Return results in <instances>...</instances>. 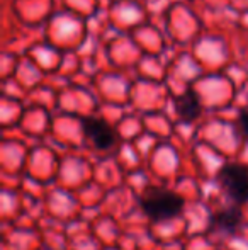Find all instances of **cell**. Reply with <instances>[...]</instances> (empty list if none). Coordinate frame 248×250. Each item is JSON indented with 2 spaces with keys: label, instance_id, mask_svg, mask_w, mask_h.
<instances>
[{
  "label": "cell",
  "instance_id": "6",
  "mask_svg": "<svg viewBox=\"0 0 248 250\" xmlns=\"http://www.w3.org/2000/svg\"><path fill=\"white\" fill-rule=\"evenodd\" d=\"M236 126H238V131H240V135H242V138L245 140V142H248V107L240 111Z\"/></svg>",
  "mask_w": 248,
  "mask_h": 250
},
{
  "label": "cell",
  "instance_id": "3",
  "mask_svg": "<svg viewBox=\"0 0 248 250\" xmlns=\"http://www.w3.org/2000/svg\"><path fill=\"white\" fill-rule=\"evenodd\" d=\"M82 131L85 138L95 146L97 150H109L116 143V131L107 121L95 116H87L82 119Z\"/></svg>",
  "mask_w": 248,
  "mask_h": 250
},
{
  "label": "cell",
  "instance_id": "2",
  "mask_svg": "<svg viewBox=\"0 0 248 250\" xmlns=\"http://www.w3.org/2000/svg\"><path fill=\"white\" fill-rule=\"evenodd\" d=\"M218 182L229 201L248 203V167L243 164H226L218 172Z\"/></svg>",
  "mask_w": 248,
  "mask_h": 250
},
{
  "label": "cell",
  "instance_id": "4",
  "mask_svg": "<svg viewBox=\"0 0 248 250\" xmlns=\"http://www.w3.org/2000/svg\"><path fill=\"white\" fill-rule=\"evenodd\" d=\"M242 209H240L238 204H229V206L223 208V209L216 211L211 216V228L218 235L223 237H229V235H235L236 230L242 225Z\"/></svg>",
  "mask_w": 248,
  "mask_h": 250
},
{
  "label": "cell",
  "instance_id": "5",
  "mask_svg": "<svg viewBox=\"0 0 248 250\" xmlns=\"http://www.w3.org/2000/svg\"><path fill=\"white\" fill-rule=\"evenodd\" d=\"M173 104H175V114L179 116V119L182 123H192L201 116V99H199V94L192 87H189L186 92L177 96Z\"/></svg>",
  "mask_w": 248,
  "mask_h": 250
},
{
  "label": "cell",
  "instance_id": "1",
  "mask_svg": "<svg viewBox=\"0 0 248 250\" xmlns=\"http://www.w3.org/2000/svg\"><path fill=\"white\" fill-rule=\"evenodd\" d=\"M143 213L153 223L175 220L184 211V199L175 191L165 188H146L139 198Z\"/></svg>",
  "mask_w": 248,
  "mask_h": 250
}]
</instances>
